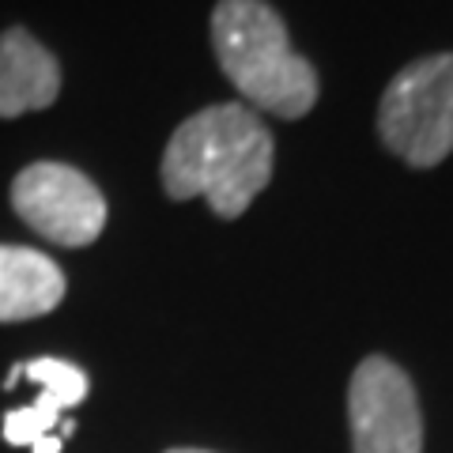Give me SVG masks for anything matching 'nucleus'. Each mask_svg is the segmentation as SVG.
<instances>
[{
  "label": "nucleus",
  "instance_id": "obj_1",
  "mask_svg": "<svg viewBox=\"0 0 453 453\" xmlns=\"http://www.w3.org/2000/svg\"><path fill=\"white\" fill-rule=\"evenodd\" d=\"M276 144L246 103L204 106L186 118L163 151V189L170 201L204 196L223 219H238L273 181Z\"/></svg>",
  "mask_w": 453,
  "mask_h": 453
},
{
  "label": "nucleus",
  "instance_id": "obj_2",
  "mask_svg": "<svg viewBox=\"0 0 453 453\" xmlns=\"http://www.w3.org/2000/svg\"><path fill=\"white\" fill-rule=\"evenodd\" d=\"M211 50L250 110L295 121L318 103V68L291 50L288 27L265 0H219L211 12Z\"/></svg>",
  "mask_w": 453,
  "mask_h": 453
},
{
  "label": "nucleus",
  "instance_id": "obj_3",
  "mask_svg": "<svg viewBox=\"0 0 453 453\" xmlns=\"http://www.w3.org/2000/svg\"><path fill=\"white\" fill-rule=\"evenodd\" d=\"M378 136L408 166H438L453 151V53L404 65L378 103Z\"/></svg>",
  "mask_w": 453,
  "mask_h": 453
},
{
  "label": "nucleus",
  "instance_id": "obj_4",
  "mask_svg": "<svg viewBox=\"0 0 453 453\" xmlns=\"http://www.w3.org/2000/svg\"><path fill=\"white\" fill-rule=\"evenodd\" d=\"M16 216L53 246H91L106 226V196L68 163H31L12 181Z\"/></svg>",
  "mask_w": 453,
  "mask_h": 453
},
{
  "label": "nucleus",
  "instance_id": "obj_5",
  "mask_svg": "<svg viewBox=\"0 0 453 453\" xmlns=\"http://www.w3.org/2000/svg\"><path fill=\"white\" fill-rule=\"evenodd\" d=\"M351 449L423 453V416L408 374L386 356H366L348 389Z\"/></svg>",
  "mask_w": 453,
  "mask_h": 453
},
{
  "label": "nucleus",
  "instance_id": "obj_6",
  "mask_svg": "<svg viewBox=\"0 0 453 453\" xmlns=\"http://www.w3.org/2000/svg\"><path fill=\"white\" fill-rule=\"evenodd\" d=\"M61 95V65L27 27L0 35V118L50 110Z\"/></svg>",
  "mask_w": 453,
  "mask_h": 453
},
{
  "label": "nucleus",
  "instance_id": "obj_7",
  "mask_svg": "<svg viewBox=\"0 0 453 453\" xmlns=\"http://www.w3.org/2000/svg\"><path fill=\"white\" fill-rule=\"evenodd\" d=\"M65 299V273L46 253L0 246V321H31Z\"/></svg>",
  "mask_w": 453,
  "mask_h": 453
},
{
  "label": "nucleus",
  "instance_id": "obj_8",
  "mask_svg": "<svg viewBox=\"0 0 453 453\" xmlns=\"http://www.w3.org/2000/svg\"><path fill=\"white\" fill-rule=\"evenodd\" d=\"M19 378H31L38 393L53 396L61 408H76L83 396H88V374L80 371L76 363L68 359H53V356H42V359H31V363H16L4 378V389H16Z\"/></svg>",
  "mask_w": 453,
  "mask_h": 453
},
{
  "label": "nucleus",
  "instance_id": "obj_9",
  "mask_svg": "<svg viewBox=\"0 0 453 453\" xmlns=\"http://www.w3.org/2000/svg\"><path fill=\"white\" fill-rule=\"evenodd\" d=\"M61 412L65 408L53 401V396L38 393L35 404H23L16 412L4 416V442L8 446H35L38 438L53 434V427L61 423Z\"/></svg>",
  "mask_w": 453,
  "mask_h": 453
},
{
  "label": "nucleus",
  "instance_id": "obj_10",
  "mask_svg": "<svg viewBox=\"0 0 453 453\" xmlns=\"http://www.w3.org/2000/svg\"><path fill=\"white\" fill-rule=\"evenodd\" d=\"M61 446H65L61 434H46V438H38V442L31 446V453H61Z\"/></svg>",
  "mask_w": 453,
  "mask_h": 453
},
{
  "label": "nucleus",
  "instance_id": "obj_11",
  "mask_svg": "<svg viewBox=\"0 0 453 453\" xmlns=\"http://www.w3.org/2000/svg\"><path fill=\"white\" fill-rule=\"evenodd\" d=\"M166 453H208V449H166Z\"/></svg>",
  "mask_w": 453,
  "mask_h": 453
}]
</instances>
